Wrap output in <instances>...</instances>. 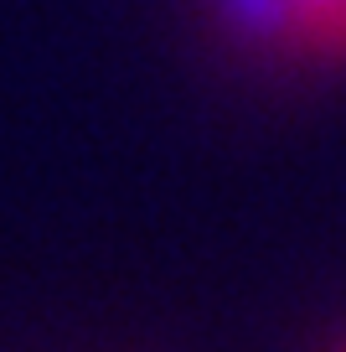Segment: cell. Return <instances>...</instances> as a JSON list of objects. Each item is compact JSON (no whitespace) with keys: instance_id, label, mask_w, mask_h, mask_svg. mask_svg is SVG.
Wrapping results in <instances>:
<instances>
[{"instance_id":"6da1fadb","label":"cell","mask_w":346,"mask_h":352,"mask_svg":"<svg viewBox=\"0 0 346 352\" xmlns=\"http://www.w3.org/2000/svg\"><path fill=\"white\" fill-rule=\"evenodd\" d=\"M222 47L279 73H346V0H202Z\"/></svg>"},{"instance_id":"7a4b0ae2","label":"cell","mask_w":346,"mask_h":352,"mask_svg":"<svg viewBox=\"0 0 346 352\" xmlns=\"http://www.w3.org/2000/svg\"><path fill=\"white\" fill-rule=\"evenodd\" d=\"M336 352H346V342H341V347H336Z\"/></svg>"}]
</instances>
